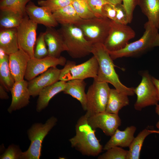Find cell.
<instances>
[{
    "label": "cell",
    "instance_id": "obj_35",
    "mask_svg": "<svg viewBox=\"0 0 159 159\" xmlns=\"http://www.w3.org/2000/svg\"><path fill=\"white\" fill-rule=\"evenodd\" d=\"M86 1L95 17H105L102 14V8L104 5L109 3L105 0H87Z\"/></svg>",
    "mask_w": 159,
    "mask_h": 159
},
{
    "label": "cell",
    "instance_id": "obj_19",
    "mask_svg": "<svg viewBox=\"0 0 159 159\" xmlns=\"http://www.w3.org/2000/svg\"><path fill=\"white\" fill-rule=\"evenodd\" d=\"M136 130V127L133 125L127 127L123 131L117 129L103 149L106 151L115 146L129 147L135 138L134 135Z\"/></svg>",
    "mask_w": 159,
    "mask_h": 159
},
{
    "label": "cell",
    "instance_id": "obj_29",
    "mask_svg": "<svg viewBox=\"0 0 159 159\" xmlns=\"http://www.w3.org/2000/svg\"><path fill=\"white\" fill-rule=\"evenodd\" d=\"M32 0H0V10H10L19 13L24 16L27 15L26 7Z\"/></svg>",
    "mask_w": 159,
    "mask_h": 159
},
{
    "label": "cell",
    "instance_id": "obj_2",
    "mask_svg": "<svg viewBox=\"0 0 159 159\" xmlns=\"http://www.w3.org/2000/svg\"><path fill=\"white\" fill-rule=\"evenodd\" d=\"M75 130V135L69 139L72 147L87 156H97L102 152V146L95 135V130L89 124L85 115L78 120Z\"/></svg>",
    "mask_w": 159,
    "mask_h": 159
},
{
    "label": "cell",
    "instance_id": "obj_11",
    "mask_svg": "<svg viewBox=\"0 0 159 159\" xmlns=\"http://www.w3.org/2000/svg\"><path fill=\"white\" fill-rule=\"evenodd\" d=\"M37 25L26 15L17 28L19 49L26 53L30 58L34 57V47L37 40Z\"/></svg>",
    "mask_w": 159,
    "mask_h": 159
},
{
    "label": "cell",
    "instance_id": "obj_17",
    "mask_svg": "<svg viewBox=\"0 0 159 159\" xmlns=\"http://www.w3.org/2000/svg\"><path fill=\"white\" fill-rule=\"evenodd\" d=\"M46 27L45 39L48 47V56L58 58L62 52L68 50L65 43L58 30L54 27Z\"/></svg>",
    "mask_w": 159,
    "mask_h": 159
},
{
    "label": "cell",
    "instance_id": "obj_45",
    "mask_svg": "<svg viewBox=\"0 0 159 159\" xmlns=\"http://www.w3.org/2000/svg\"><path fill=\"white\" fill-rule=\"evenodd\" d=\"M85 0V1H86L87 0Z\"/></svg>",
    "mask_w": 159,
    "mask_h": 159
},
{
    "label": "cell",
    "instance_id": "obj_12",
    "mask_svg": "<svg viewBox=\"0 0 159 159\" xmlns=\"http://www.w3.org/2000/svg\"><path fill=\"white\" fill-rule=\"evenodd\" d=\"M67 61L64 57L56 58L47 56L40 59L36 58L29 59L24 76V78L29 81L51 67L57 65L64 66Z\"/></svg>",
    "mask_w": 159,
    "mask_h": 159
},
{
    "label": "cell",
    "instance_id": "obj_24",
    "mask_svg": "<svg viewBox=\"0 0 159 159\" xmlns=\"http://www.w3.org/2000/svg\"><path fill=\"white\" fill-rule=\"evenodd\" d=\"M138 5L148 19V21L159 29V0H138Z\"/></svg>",
    "mask_w": 159,
    "mask_h": 159
},
{
    "label": "cell",
    "instance_id": "obj_37",
    "mask_svg": "<svg viewBox=\"0 0 159 159\" xmlns=\"http://www.w3.org/2000/svg\"><path fill=\"white\" fill-rule=\"evenodd\" d=\"M124 5L128 14L129 23L132 19L133 11L138 5V0H122Z\"/></svg>",
    "mask_w": 159,
    "mask_h": 159
},
{
    "label": "cell",
    "instance_id": "obj_43",
    "mask_svg": "<svg viewBox=\"0 0 159 159\" xmlns=\"http://www.w3.org/2000/svg\"><path fill=\"white\" fill-rule=\"evenodd\" d=\"M155 111L156 113L159 116V104H158L156 105L155 108ZM157 128L159 131V120L157 123L156 125Z\"/></svg>",
    "mask_w": 159,
    "mask_h": 159
},
{
    "label": "cell",
    "instance_id": "obj_25",
    "mask_svg": "<svg viewBox=\"0 0 159 159\" xmlns=\"http://www.w3.org/2000/svg\"><path fill=\"white\" fill-rule=\"evenodd\" d=\"M58 23L75 25L82 19L77 14L72 4L52 11Z\"/></svg>",
    "mask_w": 159,
    "mask_h": 159
},
{
    "label": "cell",
    "instance_id": "obj_9",
    "mask_svg": "<svg viewBox=\"0 0 159 159\" xmlns=\"http://www.w3.org/2000/svg\"><path fill=\"white\" fill-rule=\"evenodd\" d=\"M135 35V31L130 26L111 20L108 35L103 44L109 51L118 50L124 48Z\"/></svg>",
    "mask_w": 159,
    "mask_h": 159
},
{
    "label": "cell",
    "instance_id": "obj_10",
    "mask_svg": "<svg viewBox=\"0 0 159 159\" xmlns=\"http://www.w3.org/2000/svg\"><path fill=\"white\" fill-rule=\"evenodd\" d=\"M141 75V81L134 89L137 98L134 107L135 110L140 111L146 107L156 105L159 101L152 77L146 71L142 73Z\"/></svg>",
    "mask_w": 159,
    "mask_h": 159
},
{
    "label": "cell",
    "instance_id": "obj_20",
    "mask_svg": "<svg viewBox=\"0 0 159 159\" xmlns=\"http://www.w3.org/2000/svg\"><path fill=\"white\" fill-rule=\"evenodd\" d=\"M67 82L60 81L47 86L42 90L38 95L36 110L40 112L48 105L51 99L59 93L63 91Z\"/></svg>",
    "mask_w": 159,
    "mask_h": 159
},
{
    "label": "cell",
    "instance_id": "obj_23",
    "mask_svg": "<svg viewBox=\"0 0 159 159\" xmlns=\"http://www.w3.org/2000/svg\"><path fill=\"white\" fill-rule=\"evenodd\" d=\"M128 95L115 89H110L105 112L118 115L123 107L129 105Z\"/></svg>",
    "mask_w": 159,
    "mask_h": 159
},
{
    "label": "cell",
    "instance_id": "obj_14",
    "mask_svg": "<svg viewBox=\"0 0 159 159\" xmlns=\"http://www.w3.org/2000/svg\"><path fill=\"white\" fill-rule=\"evenodd\" d=\"M61 69L51 67L28 82V88L31 96H38L41 91L59 80Z\"/></svg>",
    "mask_w": 159,
    "mask_h": 159
},
{
    "label": "cell",
    "instance_id": "obj_30",
    "mask_svg": "<svg viewBox=\"0 0 159 159\" xmlns=\"http://www.w3.org/2000/svg\"><path fill=\"white\" fill-rule=\"evenodd\" d=\"M72 4L79 16L82 19L95 17L87 2L84 0H74Z\"/></svg>",
    "mask_w": 159,
    "mask_h": 159
},
{
    "label": "cell",
    "instance_id": "obj_18",
    "mask_svg": "<svg viewBox=\"0 0 159 159\" xmlns=\"http://www.w3.org/2000/svg\"><path fill=\"white\" fill-rule=\"evenodd\" d=\"M30 58L19 48L16 52L9 55V65L15 82L24 80L28 61Z\"/></svg>",
    "mask_w": 159,
    "mask_h": 159
},
{
    "label": "cell",
    "instance_id": "obj_32",
    "mask_svg": "<svg viewBox=\"0 0 159 159\" xmlns=\"http://www.w3.org/2000/svg\"><path fill=\"white\" fill-rule=\"evenodd\" d=\"M74 0H39L38 4L52 11L61 9L72 4Z\"/></svg>",
    "mask_w": 159,
    "mask_h": 159
},
{
    "label": "cell",
    "instance_id": "obj_22",
    "mask_svg": "<svg viewBox=\"0 0 159 159\" xmlns=\"http://www.w3.org/2000/svg\"><path fill=\"white\" fill-rule=\"evenodd\" d=\"M86 85L84 80H70L67 82L63 91L64 94L69 95L78 100L85 111L87 109L86 94L85 91Z\"/></svg>",
    "mask_w": 159,
    "mask_h": 159
},
{
    "label": "cell",
    "instance_id": "obj_36",
    "mask_svg": "<svg viewBox=\"0 0 159 159\" xmlns=\"http://www.w3.org/2000/svg\"><path fill=\"white\" fill-rule=\"evenodd\" d=\"M116 11L115 21L122 24L129 23L128 17L126 11L122 3L114 5Z\"/></svg>",
    "mask_w": 159,
    "mask_h": 159
},
{
    "label": "cell",
    "instance_id": "obj_42",
    "mask_svg": "<svg viewBox=\"0 0 159 159\" xmlns=\"http://www.w3.org/2000/svg\"><path fill=\"white\" fill-rule=\"evenodd\" d=\"M110 4L113 5L122 3V0H105Z\"/></svg>",
    "mask_w": 159,
    "mask_h": 159
},
{
    "label": "cell",
    "instance_id": "obj_39",
    "mask_svg": "<svg viewBox=\"0 0 159 159\" xmlns=\"http://www.w3.org/2000/svg\"><path fill=\"white\" fill-rule=\"evenodd\" d=\"M0 98L2 100H7L9 98V96L4 86L0 84Z\"/></svg>",
    "mask_w": 159,
    "mask_h": 159
},
{
    "label": "cell",
    "instance_id": "obj_31",
    "mask_svg": "<svg viewBox=\"0 0 159 159\" xmlns=\"http://www.w3.org/2000/svg\"><path fill=\"white\" fill-rule=\"evenodd\" d=\"M128 150L115 146L112 147L98 157V159H126Z\"/></svg>",
    "mask_w": 159,
    "mask_h": 159
},
{
    "label": "cell",
    "instance_id": "obj_27",
    "mask_svg": "<svg viewBox=\"0 0 159 159\" xmlns=\"http://www.w3.org/2000/svg\"><path fill=\"white\" fill-rule=\"evenodd\" d=\"M155 133V130L145 128L135 137L129 147L126 159H139L144 141L149 135Z\"/></svg>",
    "mask_w": 159,
    "mask_h": 159
},
{
    "label": "cell",
    "instance_id": "obj_8",
    "mask_svg": "<svg viewBox=\"0 0 159 159\" xmlns=\"http://www.w3.org/2000/svg\"><path fill=\"white\" fill-rule=\"evenodd\" d=\"M98 68V61L94 56L85 62L77 65L74 62L68 60L61 69L59 80L67 82L88 78L94 79L97 77Z\"/></svg>",
    "mask_w": 159,
    "mask_h": 159
},
{
    "label": "cell",
    "instance_id": "obj_16",
    "mask_svg": "<svg viewBox=\"0 0 159 159\" xmlns=\"http://www.w3.org/2000/svg\"><path fill=\"white\" fill-rule=\"evenodd\" d=\"M26 11L29 18L37 24L52 27L58 24L50 10L44 7L37 6L32 1L26 5Z\"/></svg>",
    "mask_w": 159,
    "mask_h": 159
},
{
    "label": "cell",
    "instance_id": "obj_1",
    "mask_svg": "<svg viewBox=\"0 0 159 159\" xmlns=\"http://www.w3.org/2000/svg\"><path fill=\"white\" fill-rule=\"evenodd\" d=\"M91 53L97 59L99 64L97 77L94 80L110 83L119 91L128 96L134 95L135 88L127 87L120 81L115 69L113 60L103 44H92Z\"/></svg>",
    "mask_w": 159,
    "mask_h": 159
},
{
    "label": "cell",
    "instance_id": "obj_21",
    "mask_svg": "<svg viewBox=\"0 0 159 159\" xmlns=\"http://www.w3.org/2000/svg\"><path fill=\"white\" fill-rule=\"evenodd\" d=\"M0 49L9 55L19 49L17 28H0Z\"/></svg>",
    "mask_w": 159,
    "mask_h": 159
},
{
    "label": "cell",
    "instance_id": "obj_4",
    "mask_svg": "<svg viewBox=\"0 0 159 159\" xmlns=\"http://www.w3.org/2000/svg\"><path fill=\"white\" fill-rule=\"evenodd\" d=\"M58 120L52 116L44 124L35 123L28 130L27 134L30 144L23 152L21 159H39L41 155L42 143L45 137L57 124Z\"/></svg>",
    "mask_w": 159,
    "mask_h": 159
},
{
    "label": "cell",
    "instance_id": "obj_26",
    "mask_svg": "<svg viewBox=\"0 0 159 159\" xmlns=\"http://www.w3.org/2000/svg\"><path fill=\"white\" fill-rule=\"evenodd\" d=\"M0 83L7 91L10 90L15 82L9 65V55L0 49Z\"/></svg>",
    "mask_w": 159,
    "mask_h": 159
},
{
    "label": "cell",
    "instance_id": "obj_38",
    "mask_svg": "<svg viewBox=\"0 0 159 159\" xmlns=\"http://www.w3.org/2000/svg\"><path fill=\"white\" fill-rule=\"evenodd\" d=\"M102 12L105 17L111 20H115L116 15V11L114 5L110 3L105 4L102 6Z\"/></svg>",
    "mask_w": 159,
    "mask_h": 159
},
{
    "label": "cell",
    "instance_id": "obj_41",
    "mask_svg": "<svg viewBox=\"0 0 159 159\" xmlns=\"http://www.w3.org/2000/svg\"><path fill=\"white\" fill-rule=\"evenodd\" d=\"M159 47V34L156 36L152 45V47Z\"/></svg>",
    "mask_w": 159,
    "mask_h": 159
},
{
    "label": "cell",
    "instance_id": "obj_28",
    "mask_svg": "<svg viewBox=\"0 0 159 159\" xmlns=\"http://www.w3.org/2000/svg\"><path fill=\"white\" fill-rule=\"evenodd\" d=\"M24 17L20 13L14 11L0 10V28H17L21 23Z\"/></svg>",
    "mask_w": 159,
    "mask_h": 159
},
{
    "label": "cell",
    "instance_id": "obj_34",
    "mask_svg": "<svg viewBox=\"0 0 159 159\" xmlns=\"http://www.w3.org/2000/svg\"><path fill=\"white\" fill-rule=\"evenodd\" d=\"M22 153L19 146L12 144L1 155L0 159H21Z\"/></svg>",
    "mask_w": 159,
    "mask_h": 159
},
{
    "label": "cell",
    "instance_id": "obj_33",
    "mask_svg": "<svg viewBox=\"0 0 159 159\" xmlns=\"http://www.w3.org/2000/svg\"><path fill=\"white\" fill-rule=\"evenodd\" d=\"M34 57L37 59L42 58L48 55V51L46 47L44 32H41L37 39Z\"/></svg>",
    "mask_w": 159,
    "mask_h": 159
},
{
    "label": "cell",
    "instance_id": "obj_6",
    "mask_svg": "<svg viewBox=\"0 0 159 159\" xmlns=\"http://www.w3.org/2000/svg\"><path fill=\"white\" fill-rule=\"evenodd\" d=\"M110 89L106 82L94 80L86 93L87 117L105 111Z\"/></svg>",
    "mask_w": 159,
    "mask_h": 159
},
{
    "label": "cell",
    "instance_id": "obj_3",
    "mask_svg": "<svg viewBox=\"0 0 159 159\" xmlns=\"http://www.w3.org/2000/svg\"><path fill=\"white\" fill-rule=\"evenodd\" d=\"M58 30L64 38L67 52L72 57L80 58L91 53L92 44L86 39L79 27L73 24H63Z\"/></svg>",
    "mask_w": 159,
    "mask_h": 159
},
{
    "label": "cell",
    "instance_id": "obj_40",
    "mask_svg": "<svg viewBox=\"0 0 159 159\" xmlns=\"http://www.w3.org/2000/svg\"><path fill=\"white\" fill-rule=\"evenodd\" d=\"M152 79L155 87L159 100V80L153 77H152Z\"/></svg>",
    "mask_w": 159,
    "mask_h": 159
},
{
    "label": "cell",
    "instance_id": "obj_13",
    "mask_svg": "<svg viewBox=\"0 0 159 159\" xmlns=\"http://www.w3.org/2000/svg\"><path fill=\"white\" fill-rule=\"evenodd\" d=\"M87 121L93 129L99 128L105 135L110 136L121 123L118 115L106 112H99L87 117Z\"/></svg>",
    "mask_w": 159,
    "mask_h": 159
},
{
    "label": "cell",
    "instance_id": "obj_15",
    "mask_svg": "<svg viewBox=\"0 0 159 159\" xmlns=\"http://www.w3.org/2000/svg\"><path fill=\"white\" fill-rule=\"evenodd\" d=\"M10 91L12 100L7 109L9 113L20 110L29 104L31 95L28 88V82L26 80H23L15 82Z\"/></svg>",
    "mask_w": 159,
    "mask_h": 159
},
{
    "label": "cell",
    "instance_id": "obj_44",
    "mask_svg": "<svg viewBox=\"0 0 159 159\" xmlns=\"http://www.w3.org/2000/svg\"><path fill=\"white\" fill-rule=\"evenodd\" d=\"M155 133H158L159 134V130H155Z\"/></svg>",
    "mask_w": 159,
    "mask_h": 159
},
{
    "label": "cell",
    "instance_id": "obj_7",
    "mask_svg": "<svg viewBox=\"0 0 159 159\" xmlns=\"http://www.w3.org/2000/svg\"><path fill=\"white\" fill-rule=\"evenodd\" d=\"M111 20L106 17L82 19L75 25L82 30L86 39L92 44H104L109 33Z\"/></svg>",
    "mask_w": 159,
    "mask_h": 159
},
{
    "label": "cell",
    "instance_id": "obj_5",
    "mask_svg": "<svg viewBox=\"0 0 159 159\" xmlns=\"http://www.w3.org/2000/svg\"><path fill=\"white\" fill-rule=\"evenodd\" d=\"M144 28L145 31L143 35L138 40L128 43L120 49L112 52L108 51L113 60L136 55L152 48V44L158 33V29L148 21L144 24Z\"/></svg>",
    "mask_w": 159,
    "mask_h": 159
}]
</instances>
